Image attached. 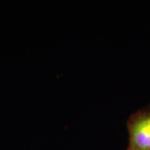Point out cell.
Wrapping results in <instances>:
<instances>
[{
    "label": "cell",
    "mask_w": 150,
    "mask_h": 150,
    "mask_svg": "<svg viewBox=\"0 0 150 150\" xmlns=\"http://www.w3.org/2000/svg\"><path fill=\"white\" fill-rule=\"evenodd\" d=\"M129 145L126 150H150V105L134 112L127 122Z\"/></svg>",
    "instance_id": "obj_1"
}]
</instances>
